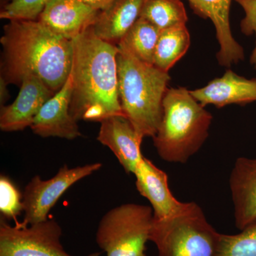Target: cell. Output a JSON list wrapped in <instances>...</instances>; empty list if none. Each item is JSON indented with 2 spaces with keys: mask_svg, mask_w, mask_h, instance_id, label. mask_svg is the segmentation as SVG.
<instances>
[{
  "mask_svg": "<svg viewBox=\"0 0 256 256\" xmlns=\"http://www.w3.org/2000/svg\"><path fill=\"white\" fill-rule=\"evenodd\" d=\"M2 46L1 77L20 85L33 76L54 92L66 82L73 64V44L56 34L38 20H10L0 40Z\"/></svg>",
  "mask_w": 256,
  "mask_h": 256,
  "instance_id": "obj_1",
  "label": "cell"
},
{
  "mask_svg": "<svg viewBox=\"0 0 256 256\" xmlns=\"http://www.w3.org/2000/svg\"><path fill=\"white\" fill-rule=\"evenodd\" d=\"M72 44L70 112L74 118L101 122L112 116H124L118 92V47L99 38L92 26Z\"/></svg>",
  "mask_w": 256,
  "mask_h": 256,
  "instance_id": "obj_2",
  "label": "cell"
},
{
  "mask_svg": "<svg viewBox=\"0 0 256 256\" xmlns=\"http://www.w3.org/2000/svg\"><path fill=\"white\" fill-rule=\"evenodd\" d=\"M117 62L119 98L124 116L141 140L153 138L162 120L163 100L171 77L168 72L119 47Z\"/></svg>",
  "mask_w": 256,
  "mask_h": 256,
  "instance_id": "obj_3",
  "label": "cell"
},
{
  "mask_svg": "<svg viewBox=\"0 0 256 256\" xmlns=\"http://www.w3.org/2000/svg\"><path fill=\"white\" fill-rule=\"evenodd\" d=\"M163 116L153 142L161 159L186 163L208 137L212 114L185 87L170 88L163 100Z\"/></svg>",
  "mask_w": 256,
  "mask_h": 256,
  "instance_id": "obj_4",
  "label": "cell"
},
{
  "mask_svg": "<svg viewBox=\"0 0 256 256\" xmlns=\"http://www.w3.org/2000/svg\"><path fill=\"white\" fill-rule=\"evenodd\" d=\"M220 238L195 202H186L170 216L154 218L150 236L158 256H216Z\"/></svg>",
  "mask_w": 256,
  "mask_h": 256,
  "instance_id": "obj_5",
  "label": "cell"
},
{
  "mask_svg": "<svg viewBox=\"0 0 256 256\" xmlns=\"http://www.w3.org/2000/svg\"><path fill=\"white\" fill-rule=\"evenodd\" d=\"M154 213L150 206L124 204L108 210L101 218L96 242L107 256H148Z\"/></svg>",
  "mask_w": 256,
  "mask_h": 256,
  "instance_id": "obj_6",
  "label": "cell"
},
{
  "mask_svg": "<svg viewBox=\"0 0 256 256\" xmlns=\"http://www.w3.org/2000/svg\"><path fill=\"white\" fill-rule=\"evenodd\" d=\"M62 235V227L54 220L30 226L16 222L14 226L2 220L0 256H73L64 250Z\"/></svg>",
  "mask_w": 256,
  "mask_h": 256,
  "instance_id": "obj_7",
  "label": "cell"
},
{
  "mask_svg": "<svg viewBox=\"0 0 256 256\" xmlns=\"http://www.w3.org/2000/svg\"><path fill=\"white\" fill-rule=\"evenodd\" d=\"M102 164L92 163L68 168L66 164L48 180L36 175L32 178L23 194L24 218L21 224L30 226L48 220L50 210L60 197L79 180L100 170Z\"/></svg>",
  "mask_w": 256,
  "mask_h": 256,
  "instance_id": "obj_8",
  "label": "cell"
},
{
  "mask_svg": "<svg viewBox=\"0 0 256 256\" xmlns=\"http://www.w3.org/2000/svg\"><path fill=\"white\" fill-rule=\"evenodd\" d=\"M73 78L70 74L63 87L45 102L31 128L42 138L57 137L74 140L82 136L77 121L70 112Z\"/></svg>",
  "mask_w": 256,
  "mask_h": 256,
  "instance_id": "obj_9",
  "label": "cell"
},
{
  "mask_svg": "<svg viewBox=\"0 0 256 256\" xmlns=\"http://www.w3.org/2000/svg\"><path fill=\"white\" fill-rule=\"evenodd\" d=\"M54 94L41 79L33 76L24 78L16 100L9 106H2V130L14 132L31 127L42 106Z\"/></svg>",
  "mask_w": 256,
  "mask_h": 256,
  "instance_id": "obj_10",
  "label": "cell"
},
{
  "mask_svg": "<svg viewBox=\"0 0 256 256\" xmlns=\"http://www.w3.org/2000/svg\"><path fill=\"white\" fill-rule=\"evenodd\" d=\"M99 12L82 0H50L37 20L72 41L92 26Z\"/></svg>",
  "mask_w": 256,
  "mask_h": 256,
  "instance_id": "obj_11",
  "label": "cell"
},
{
  "mask_svg": "<svg viewBox=\"0 0 256 256\" xmlns=\"http://www.w3.org/2000/svg\"><path fill=\"white\" fill-rule=\"evenodd\" d=\"M195 14L210 18L220 44L217 60L222 66L230 68L245 58L244 48L236 41L230 25L232 0H188Z\"/></svg>",
  "mask_w": 256,
  "mask_h": 256,
  "instance_id": "obj_12",
  "label": "cell"
},
{
  "mask_svg": "<svg viewBox=\"0 0 256 256\" xmlns=\"http://www.w3.org/2000/svg\"><path fill=\"white\" fill-rule=\"evenodd\" d=\"M98 140L114 152L127 173L134 174L142 161V140L124 116H114L100 122Z\"/></svg>",
  "mask_w": 256,
  "mask_h": 256,
  "instance_id": "obj_13",
  "label": "cell"
},
{
  "mask_svg": "<svg viewBox=\"0 0 256 256\" xmlns=\"http://www.w3.org/2000/svg\"><path fill=\"white\" fill-rule=\"evenodd\" d=\"M190 92L204 107L213 105L222 108L232 104L246 105L256 102V78L240 76L228 68L222 77Z\"/></svg>",
  "mask_w": 256,
  "mask_h": 256,
  "instance_id": "obj_14",
  "label": "cell"
},
{
  "mask_svg": "<svg viewBox=\"0 0 256 256\" xmlns=\"http://www.w3.org/2000/svg\"><path fill=\"white\" fill-rule=\"evenodd\" d=\"M134 174L138 191L150 203L154 218L170 216L184 206L170 191L166 173L148 158L144 156Z\"/></svg>",
  "mask_w": 256,
  "mask_h": 256,
  "instance_id": "obj_15",
  "label": "cell"
},
{
  "mask_svg": "<svg viewBox=\"0 0 256 256\" xmlns=\"http://www.w3.org/2000/svg\"><path fill=\"white\" fill-rule=\"evenodd\" d=\"M237 228L242 230L256 220V159L236 160L229 178Z\"/></svg>",
  "mask_w": 256,
  "mask_h": 256,
  "instance_id": "obj_16",
  "label": "cell"
},
{
  "mask_svg": "<svg viewBox=\"0 0 256 256\" xmlns=\"http://www.w3.org/2000/svg\"><path fill=\"white\" fill-rule=\"evenodd\" d=\"M146 0H114L98 15L92 30L99 38L118 46L140 18Z\"/></svg>",
  "mask_w": 256,
  "mask_h": 256,
  "instance_id": "obj_17",
  "label": "cell"
},
{
  "mask_svg": "<svg viewBox=\"0 0 256 256\" xmlns=\"http://www.w3.org/2000/svg\"><path fill=\"white\" fill-rule=\"evenodd\" d=\"M191 43L186 24L162 30L154 52L153 64L163 72L170 69L188 52Z\"/></svg>",
  "mask_w": 256,
  "mask_h": 256,
  "instance_id": "obj_18",
  "label": "cell"
},
{
  "mask_svg": "<svg viewBox=\"0 0 256 256\" xmlns=\"http://www.w3.org/2000/svg\"><path fill=\"white\" fill-rule=\"evenodd\" d=\"M160 32L150 22L140 18L126 34L118 46L127 50L138 60L153 64Z\"/></svg>",
  "mask_w": 256,
  "mask_h": 256,
  "instance_id": "obj_19",
  "label": "cell"
},
{
  "mask_svg": "<svg viewBox=\"0 0 256 256\" xmlns=\"http://www.w3.org/2000/svg\"><path fill=\"white\" fill-rule=\"evenodd\" d=\"M140 18L160 31L186 24V9L182 0H146Z\"/></svg>",
  "mask_w": 256,
  "mask_h": 256,
  "instance_id": "obj_20",
  "label": "cell"
},
{
  "mask_svg": "<svg viewBox=\"0 0 256 256\" xmlns=\"http://www.w3.org/2000/svg\"><path fill=\"white\" fill-rule=\"evenodd\" d=\"M235 235L220 234L216 256H256V220Z\"/></svg>",
  "mask_w": 256,
  "mask_h": 256,
  "instance_id": "obj_21",
  "label": "cell"
},
{
  "mask_svg": "<svg viewBox=\"0 0 256 256\" xmlns=\"http://www.w3.org/2000/svg\"><path fill=\"white\" fill-rule=\"evenodd\" d=\"M50 0H9L0 12L2 20H37Z\"/></svg>",
  "mask_w": 256,
  "mask_h": 256,
  "instance_id": "obj_22",
  "label": "cell"
},
{
  "mask_svg": "<svg viewBox=\"0 0 256 256\" xmlns=\"http://www.w3.org/2000/svg\"><path fill=\"white\" fill-rule=\"evenodd\" d=\"M24 210L23 196L8 176L0 178V212L8 220H14Z\"/></svg>",
  "mask_w": 256,
  "mask_h": 256,
  "instance_id": "obj_23",
  "label": "cell"
},
{
  "mask_svg": "<svg viewBox=\"0 0 256 256\" xmlns=\"http://www.w3.org/2000/svg\"><path fill=\"white\" fill-rule=\"evenodd\" d=\"M244 10L245 16L240 22V30L244 34H255L256 45L250 56V62L256 68V0H234Z\"/></svg>",
  "mask_w": 256,
  "mask_h": 256,
  "instance_id": "obj_24",
  "label": "cell"
},
{
  "mask_svg": "<svg viewBox=\"0 0 256 256\" xmlns=\"http://www.w3.org/2000/svg\"><path fill=\"white\" fill-rule=\"evenodd\" d=\"M82 1L94 9L101 11L108 6L114 0H82Z\"/></svg>",
  "mask_w": 256,
  "mask_h": 256,
  "instance_id": "obj_25",
  "label": "cell"
},
{
  "mask_svg": "<svg viewBox=\"0 0 256 256\" xmlns=\"http://www.w3.org/2000/svg\"><path fill=\"white\" fill-rule=\"evenodd\" d=\"M8 86L6 82L2 78H0V90H1V92H0V101H1V104L6 102L8 97H9L8 88H6Z\"/></svg>",
  "mask_w": 256,
  "mask_h": 256,
  "instance_id": "obj_26",
  "label": "cell"
},
{
  "mask_svg": "<svg viewBox=\"0 0 256 256\" xmlns=\"http://www.w3.org/2000/svg\"><path fill=\"white\" fill-rule=\"evenodd\" d=\"M100 252H95V254H92V256H100Z\"/></svg>",
  "mask_w": 256,
  "mask_h": 256,
  "instance_id": "obj_27",
  "label": "cell"
},
{
  "mask_svg": "<svg viewBox=\"0 0 256 256\" xmlns=\"http://www.w3.org/2000/svg\"></svg>",
  "mask_w": 256,
  "mask_h": 256,
  "instance_id": "obj_28",
  "label": "cell"
}]
</instances>
